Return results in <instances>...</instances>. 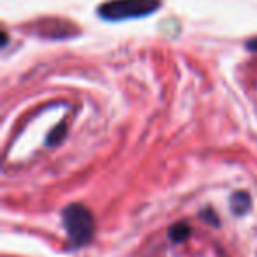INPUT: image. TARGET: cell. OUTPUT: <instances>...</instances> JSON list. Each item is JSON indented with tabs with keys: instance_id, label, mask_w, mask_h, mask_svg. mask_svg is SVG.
<instances>
[{
	"instance_id": "6da1fadb",
	"label": "cell",
	"mask_w": 257,
	"mask_h": 257,
	"mask_svg": "<svg viewBox=\"0 0 257 257\" xmlns=\"http://www.w3.org/2000/svg\"><path fill=\"white\" fill-rule=\"evenodd\" d=\"M62 224L67 232L69 243L72 248H79V246L86 245L92 239L93 232H95V220L93 215L86 206L79 203H72L64 208L62 211Z\"/></svg>"
},
{
	"instance_id": "7a4b0ae2",
	"label": "cell",
	"mask_w": 257,
	"mask_h": 257,
	"mask_svg": "<svg viewBox=\"0 0 257 257\" xmlns=\"http://www.w3.org/2000/svg\"><path fill=\"white\" fill-rule=\"evenodd\" d=\"M161 8V0H109L97 9V15L107 22L141 18Z\"/></svg>"
},
{
	"instance_id": "3957f363",
	"label": "cell",
	"mask_w": 257,
	"mask_h": 257,
	"mask_svg": "<svg viewBox=\"0 0 257 257\" xmlns=\"http://www.w3.org/2000/svg\"><path fill=\"white\" fill-rule=\"evenodd\" d=\"M252 206V199H250L248 192H234L231 197V210L234 215H243L250 210Z\"/></svg>"
},
{
	"instance_id": "277c9868",
	"label": "cell",
	"mask_w": 257,
	"mask_h": 257,
	"mask_svg": "<svg viewBox=\"0 0 257 257\" xmlns=\"http://www.w3.org/2000/svg\"><path fill=\"white\" fill-rule=\"evenodd\" d=\"M190 236V225L187 222H178L173 227H169V238L175 243H180Z\"/></svg>"
},
{
	"instance_id": "5b68a950",
	"label": "cell",
	"mask_w": 257,
	"mask_h": 257,
	"mask_svg": "<svg viewBox=\"0 0 257 257\" xmlns=\"http://www.w3.org/2000/svg\"><path fill=\"white\" fill-rule=\"evenodd\" d=\"M64 138H65V121H62V123L58 125L57 128H53V133L48 136L46 145H48V147H55V145L60 143Z\"/></svg>"
},
{
	"instance_id": "8992f818",
	"label": "cell",
	"mask_w": 257,
	"mask_h": 257,
	"mask_svg": "<svg viewBox=\"0 0 257 257\" xmlns=\"http://www.w3.org/2000/svg\"><path fill=\"white\" fill-rule=\"evenodd\" d=\"M201 217H203L206 222H213L215 225H218V220H217V218H215V217H217V215H215V211L211 210V208H208V210H204L203 213H201Z\"/></svg>"
},
{
	"instance_id": "52a82bcc",
	"label": "cell",
	"mask_w": 257,
	"mask_h": 257,
	"mask_svg": "<svg viewBox=\"0 0 257 257\" xmlns=\"http://www.w3.org/2000/svg\"><path fill=\"white\" fill-rule=\"evenodd\" d=\"M246 48H248L250 51H255L257 53V37L255 39H250L248 43H246Z\"/></svg>"
}]
</instances>
